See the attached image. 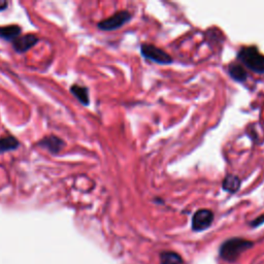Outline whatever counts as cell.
<instances>
[{
  "instance_id": "1",
  "label": "cell",
  "mask_w": 264,
  "mask_h": 264,
  "mask_svg": "<svg viewBox=\"0 0 264 264\" xmlns=\"http://www.w3.org/2000/svg\"><path fill=\"white\" fill-rule=\"evenodd\" d=\"M253 247V243L242 237H232L225 241L220 247V256L227 262H234L241 255Z\"/></svg>"
},
{
  "instance_id": "2",
  "label": "cell",
  "mask_w": 264,
  "mask_h": 264,
  "mask_svg": "<svg viewBox=\"0 0 264 264\" xmlns=\"http://www.w3.org/2000/svg\"><path fill=\"white\" fill-rule=\"evenodd\" d=\"M237 59L253 73L264 75V55L255 46L244 47L237 53Z\"/></svg>"
},
{
  "instance_id": "3",
  "label": "cell",
  "mask_w": 264,
  "mask_h": 264,
  "mask_svg": "<svg viewBox=\"0 0 264 264\" xmlns=\"http://www.w3.org/2000/svg\"><path fill=\"white\" fill-rule=\"evenodd\" d=\"M140 54L145 59L152 61L156 64L169 65L173 62V59L169 53L154 45H151V43H143L140 46Z\"/></svg>"
},
{
  "instance_id": "4",
  "label": "cell",
  "mask_w": 264,
  "mask_h": 264,
  "mask_svg": "<svg viewBox=\"0 0 264 264\" xmlns=\"http://www.w3.org/2000/svg\"><path fill=\"white\" fill-rule=\"evenodd\" d=\"M132 18V15L128 11H120L113 14L108 19H104L97 24V27L103 31H113L123 27L127 24Z\"/></svg>"
},
{
  "instance_id": "5",
  "label": "cell",
  "mask_w": 264,
  "mask_h": 264,
  "mask_svg": "<svg viewBox=\"0 0 264 264\" xmlns=\"http://www.w3.org/2000/svg\"><path fill=\"white\" fill-rule=\"evenodd\" d=\"M214 219L215 215L210 209H198L192 217V229L196 232L207 230V228L213 224Z\"/></svg>"
},
{
  "instance_id": "6",
  "label": "cell",
  "mask_w": 264,
  "mask_h": 264,
  "mask_svg": "<svg viewBox=\"0 0 264 264\" xmlns=\"http://www.w3.org/2000/svg\"><path fill=\"white\" fill-rule=\"evenodd\" d=\"M38 41V38L35 37L34 34H26L23 35V37H19L16 38L13 41V47L17 52L24 53L37 45Z\"/></svg>"
},
{
  "instance_id": "7",
  "label": "cell",
  "mask_w": 264,
  "mask_h": 264,
  "mask_svg": "<svg viewBox=\"0 0 264 264\" xmlns=\"http://www.w3.org/2000/svg\"><path fill=\"white\" fill-rule=\"evenodd\" d=\"M39 145L43 148L48 149L52 153H58L60 150L65 146L62 139L54 135H50V136L42 138L39 142Z\"/></svg>"
},
{
  "instance_id": "8",
  "label": "cell",
  "mask_w": 264,
  "mask_h": 264,
  "mask_svg": "<svg viewBox=\"0 0 264 264\" xmlns=\"http://www.w3.org/2000/svg\"><path fill=\"white\" fill-rule=\"evenodd\" d=\"M242 186L241 179L235 174H227L222 182V188L224 191L234 194L239 192Z\"/></svg>"
},
{
  "instance_id": "9",
  "label": "cell",
  "mask_w": 264,
  "mask_h": 264,
  "mask_svg": "<svg viewBox=\"0 0 264 264\" xmlns=\"http://www.w3.org/2000/svg\"><path fill=\"white\" fill-rule=\"evenodd\" d=\"M227 72L232 80L239 82V83H245V81L248 80L247 70H245V67H243L240 64L231 63L229 66H228Z\"/></svg>"
},
{
  "instance_id": "10",
  "label": "cell",
  "mask_w": 264,
  "mask_h": 264,
  "mask_svg": "<svg viewBox=\"0 0 264 264\" xmlns=\"http://www.w3.org/2000/svg\"><path fill=\"white\" fill-rule=\"evenodd\" d=\"M70 92L75 98L80 101L84 105H89L90 104V97H89V91L86 87L80 86V85H74L70 88Z\"/></svg>"
},
{
  "instance_id": "11",
  "label": "cell",
  "mask_w": 264,
  "mask_h": 264,
  "mask_svg": "<svg viewBox=\"0 0 264 264\" xmlns=\"http://www.w3.org/2000/svg\"><path fill=\"white\" fill-rule=\"evenodd\" d=\"M21 33V28L18 25H8L0 27V38L6 40L14 41L16 38H19Z\"/></svg>"
},
{
  "instance_id": "12",
  "label": "cell",
  "mask_w": 264,
  "mask_h": 264,
  "mask_svg": "<svg viewBox=\"0 0 264 264\" xmlns=\"http://www.w3.org/2000/svg\"><path fill=\"white\" fill-rule=\"evenodd\" d=\"M18 147H19V142L14 136H5L0 138V154L14 151Z\"/></svg>"
},
{
  "instance_id": "13",
  "label": "cell",
  "mask_w": 264,
  "mask_h": 264,
  "mask_svg": "<svg viewBox=\"0 0 264 264\" xmlns=\"http://www.w3.org/2000/svg\"><path fill=\"white\" fill-rule=\"evenodd\" d=\"M160 263L161 264H182L183 259L178 253L163 251L160 253Z\"/></svg>"
},
{
  "instance_id": "14",
  "label": "cell",
  "mask_w": 264,
  "mask_h": 264,
  "mask_svg": "<svg viewBox=\"0 0 264 264\" xmlns=\"http://www.w3.org/2000/svg\"><path fill=\"white\" fill-rule=\"evenodd\" d=\"M264 223V215H261L259 217H257L256 219L254 220V221L251 222V226L252 227H258L260 225H262Z\"/></svg>"
},
{
  "instance_id": "15",
  "label": "cell",
  "mask_w": 264,
  "mask_h": 264,
  "mask_svg": "<svg viewBox=\"0 0 264 264\" xmlns=\"http://www.w3.org/2000/svg\"><path fill=\"white\" fill-rule=\"evenodd\" d=\"M7 2L6 1H3V0H0V11H3V10H5V8H6V6H7Z\"/></svg>"
}]
</instances>
